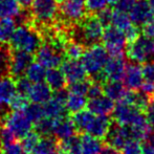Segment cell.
<instances>
[{
  "label": "cell",
  "instance_id": "cell-1",
  "mask_svg": "<svg viewBox=\"0 0 154 154\" xmlns=\"http://www.w3.org/2000/svg\"><path fill=\"white\" fill-rule=\"evenodd\" d=\"M72 32V39L81 43L84 46H90L102 40L104 29L97 16H86L81 22L70 26Z\"/></svg>",
  "mask_w": 154,
  "mask_h": 154
},
{
  "label": "cell",
  "instance_id": "cell-2",
  "mask_svg": "<svg viewBox=\"0 0 154 154\" xmlns=\"http://www.w3.org/2000/svg\"><path fill=\"white\" fill-rule=\"evenodd\" d=\"M109 59L107 49L99 43L87 46L81 57V62L88 75L102 83V72Z\"/></svg>",
  "mask_w": 154,
  "mask_h": 154
},
{
  "label": "cell",
  "instance_id": "cell-3",
  "mask_svg": "<svg viewBox=\"0 0 154 154\" xmlns=\"http://www.w3.org/2000/svg\"><path fill=\"white\" fill-rule=\"evenodd\" d=\"M56 0H32L29 6L32 25L41 31L53 26L58 20L59 6Z\"/></svg>",
  "mask_w": 154,
  "mask_h": 154
},
{
  "label": "cell",
  "instance_id": "cell-4",
  "mask_svg": "<svg viewBox=\"0 0 154 154\" xmlns=\"http://www.w3.org/2000/svg\"><path fill=\"white\" fill-rule=\"evenodd\" d=\"M43 36L37 27L34 25L22 24L15 29L11 39L10 47L12 49H21L36 54L43 42Z\"/></svg>",
  "mask_w": 154,
  "mask_h": 154
},
{
  "label": "cell",
  "instance_id": "cell-5",
  "mask_svg": "<svg viewBox=\"0 0 154 154\" xmlns=\"http://www.w3.org/2000/svg\"><path fill=\"white\" fill-rule=\"evenodd\" d=\"M126 54L130 61L137 64L154 60V39L145 35H138L135 39L128 42Z\"/></svg>",
  "mask_w": 154,
  "mask_h": 154
},
{
  "label": "cell",
  "instance_id": "cell-6",
  "mask_svg": "<svg viewBox=\"0 0 154 154\" xmlns=\"http://www.w3.org/2000/svg\"><path fill=\"white\" fill-rule=\"evenodd\" d=\"M86 13L85 0H65L59 6L58 20L62 21L65 26L70 27L81 22L86 17Z\"/></svg>",
  "mask_w": 154,
  "mask_h": 154
},
{
  "label": "cell",
  "instance_id": "cell-7",
  "mask_svg": "<svg viewBox=\"0 0 154 154\" xmlns=\"http://www.w3.org/2000/svg\"><path fill=\"white\" fill-rule=\"evenodd\" d=\"M64 59V49L48 40H43L41 46L35 54V60L45 68L60 67Z\"/></svg>",
  "mask_w": 154,
  "mask_h": 154
},
{
  "label": "cell",
  "instance_id": "cell-8",
  "mask_svg": "<svg viewBox=\"0 0 154 154\" xmlns=\"http://www.w3.org/2000/svg\"><path fill=\"white\" fill-rule=\"evenodd\" d=\"M102 41L109 56L111 57H123L124 56L128 41L123 31L114 27L113 25L106 26L104 29Z\"/></svg>",
  "mask_w": 154,
  "mask_h": 154
},
{
  "label": "cell",
  "instance_id": "cell-9",
  "mask_svg": "<svg viewBox=\"0 0 154 154\" xmlns=\"http://www.w3.org/2000/svg\"><path fill=\"white\" fill-rule=\"evenodd\" d=\"M4 125L12 130L18 140H21L34 128V124L24 110H12L10 113H6L4 116Z\"/></svg>",
  "mask_w": 154,
  "mask_h": 154
},
{
  "label": "cell",
  "instance_id": "cell-10",
  "mask_svg": "<svg viewBox=\"0 0 154 154\" xmlns=\"http://www.w3.org/2000/svg\"><path fill=\"white\" fill-rule=\"evenodd\" d=\"M35 55L29 51L21 49L11 48V60H10V75L13 78H19L25 75V71L29 66L34 62Z\"/></svg>",
  "mask_w": 154,
  "mask_h": 154
},
{
  "label": "cell",
  "instance_id": "cell-11",
  "mask_svg": "<svg viewBox=\"0 0 154 154\" xmlns=\"http://www.w3.org/2000/svg\"><path fill=\"white\" fill-rule=\"evenodd\" d=\"M126 65L123 57L109 58L102 72V83L105 81H122Z\"/></svg>",
  "mask_w": 154,
  "mask_h": 154
},
{
  "label": "cell",
  "instance_id": "cell-12",
  "mask_svg": "<svg viewBox=\"0 0 154 154\" xmlns=\"http://www.w3.org/2000/svg\"><path fill=\"white\" fill-rule=\"evenodd\" d=\"M130 19L135 26H143L154 18V11L146 0H137L129 13Z\"/></svg>",
  "mask_w": 154,
  "mask_h": 154
},
{
  "label": "cell",
  "instance_id": "cell-13",
  "mask_svg": "<svg viewBox=\"0 0 154 154\" xmlns=\"http://www.w3.org/2000/svg\"><path fill=\"white\" fill-rule=\"evenodd\" d=\"M105 140L106 145L111 146L121 151L124 145L129 140H132V138L131 135H130L129 128L125 127V126H121L113 122L109 131H108L107 135L105 136Z\"/></svg>",
  "mask_w": 154,
  "mask_h": 154
},
{
  "label": "cell",
  "instance_id": "cell-14",
  "mask_svg": "<svg viewBox=\"0 0 154 154\" xmlns=\"http://www.w3.org/2000/svg\"><path fill=\"white\" fill-rule=\"evenodd\" d=\"M60 67H61V70L63 71L65 79L68 83H73V82L86 79L87 72H86L82 62L79 60L64 59Z\"/></svg>",
  "mask_w": 154,
  "mask_h": 154
},
{
  "label": "cell",
  "instance_id": "cell-15",
  "mask_svg": "<svg viewBox=\"0 0 154 154\" xmlns=\"http://www.w3.org/2000/svg\"><path fill=\"white\" fill-rule=\"evenodd\" d=\"M123 83L125 87L129 90H140L144 83L142 67L137 63H129L126 65L125 73L123 77Z\"/></svg>",
  "mask_w": 154,
  "mask_h": 154
},
{
  "label": "cell",
  "instance_id": "cell-16",
  "mask_svg": "<svg viewBox=\"0 0 154 154\" xmlns=\"http://www.w3.org/2000/svg\"><path fill=\"white\" fill-rule=\"evenodd\" d=\"M111 125L112 121L110 120L109 116H95L94 114L84 133H87L100 140H104Z\"/></svg>",
  "mask_w": 154,
  "mask_h": 154
},
{
  "label": "cell",
  "instance_id": "cell-17",
  "mask_svg": "<svg viewBox=\"0 0 154 154\" xmlns=\"http://www.w3.org/2000/svg\"><path fill=\"white\" fill-rule=\"evenodd\" d=\"M86 107L95 116H109L114 109V102L103 93L88 100Z\"/></svg>",
  "mask_w": 154,
  "mask_h": 154
},
{
  "label": "cell",
  "instance_id": "cell-18",
  "mask_svg": "<svg viewBox=\"0 0 154 154\" xmlns=\"http://www.w3.org/2000/svg\"><path fill=\"white\" fill-rule=\"evenodd\" d=\"M17 92L15 78L12 75L0 77V110L8 107L11 100Z\"/></svg>",
  "mask_w": 154,
  "mask_h": 154
},
{
  "label": "cell",
  "instance_id": "cell-19",
  "mask_svg": "<svg viewBox=\"0 0 154 154\" xmlns=\"http://www.w3.org/2000/svg\"><path fill=\"white\" fill-rule=\"evenodd\" d=\"M75 134H77V129H75V124L70 118L65 116L63 118L56 119L55 123H54L53 135L58 140H64V138H67Z\"/></svg>",
  "mask_w": 154,
  "mask_h": 154
},
{
  "label": "cell",
  "instance_id": "cell-20",
  "mask_svg": "<svg viewBox=\"0 0 154 154\" xmlns=\"http://www.w3.org/2000/svg\"><path fill=\"white\" fill-rule=\"evenodd\" d=\"M51 95H53V90L44 82L32 83L31 89L27 93L29 101L32 103L37 104H44L45 102H47L51 99Z\"/></svg>",
  "mask_w": 154,
  "mask_h": 154
},
{
  "label": "cell",
  "instance_id": "cell-21",
  "mask_svg": "<svg viewBox=\"0 0 154 154\" xmlns=\"http://www.w3.org/2000/svg\"><path fill=\"white\" fill-rule=\"evenodd\" d=\"M43 110H44V116L46 118L51 119H60L63 118L67 114V110L65 107V104L60 102L59 100H57L56 97H54L51 95V97L47 102H45L44 104H42Z\"/></svg>",
  "mask_w": 154,
  "mask_h": 154
},
{
  "label": "cell",
  "instance_id": "cell-22",
  "mask_svg": "<svg viewBox=\"0 0 154 154\" xmlns=\"http://www.w3.org/2000/svg\"><path fill=\"white\" fill-rule=\"evenodd\" d=\"M127 88L121 81H105L103 84V92L113 102L122 101L127 92Z\"/></svg>",
  "mask_w": 154,
  "mask_h": 154
},
{
  "label": "cell",
  "instance_id": "cell-23",
  "mask_svg": "<svg viewBox=\"0 0 154 154\" xmlns=\"http://www.w3.org/2000/svg\"><path fill=\"white\" fill-rule=\"evenodd\" d=\"M45 82L53 91L63 89L67 84L64 73L59 67L48 68V70L46 71V75H45Z\"/></svg>",
  "mask_w": 154,
  "mask_h": 154
},
{
  "label": "cell",
  "instance_id": "cell-24",
  "mask_svg": "<svg viewBox=\"0 0 154 154\" xmlns=\"http://www.w3.org/2000/svg\"><path fill=\"white\" fill-rule=\"evenodd\" d=\"M59 140L54 135L41 136L31 154H54L58 150Z\"/></svg>",
  "mask_w": 154,
  "mask_h": 154
},
{
  "label": "cell",
  "instance_id": "cell-25",
  "mask_svg": "<svg viewBox=\"0 0 154 154\" xmlns=\"http://www.w3.org/2000/svg\"><path fill=\"white\" fill-rule=\"evenodd\" d=\"M82 154H101L104 145L102 140L85 133L81 136Z\"/></svg>",
  "mask_w": 154,
  "mask_h": 154
},
{
  "label": "cell",
  "instance_id": "cell-26",
  "mask_svg": "<svg viewBox=\"0 0 154 154\" xmlns=\"http://www.w3.org/2000/svg\"><path fill=\"white\" fill-rule=\"evenodd\" d=\"M16 29L13 18H0V45H10L11 39Z\"/></svg>",
  "mask_w": 154,
  "mask_h": 154
},
{
  "label": "cell",
  "instance_id": "cell-27",
  "mask_svg": "<svg viewBox=\"0 0 154 154\" xmlns=\"http://www.w3.org/2000/svg\"><path fill=\"white\" fill-rule=\"evenodd\" d=\"M22 8L17 0H0V18H15Z\"/></svg>",
  "mask_w": 154,
  "mask_h": 154
},
{
  "label": "cell",
  "instance_id": "cell-28",
  "mask_svg": "<svg viewBox=\"0 0 154 154\" xmlns=\"http://www.w3.org/2000/svg\"><path fill=\"white\" fill-rule=\"evenodd\" d=\"M58 149L71 154H82L81 137L77 134L58 142Z\"/></svg>",
  "mask_w": 154,
  "mask_h": 154
},
{
  "label": "cell",
  "instance_id": "cell-29",
  "mask_svg": "<svg viewBox=\"0 0 154 154\" xmlns=\"http://www.w3.org/2000/svg\"><path fill=\"white\" fill-rule=\"evenodd\" d=\"M87 102L88 100L86 97V95L68 92V97H67L65 107H66V110L68 113L72 114L80 111V110L85 109V107L87 106Z\"/></svg>",
  "mask_w": 154,
  "mask_h": 154
},
{
  "label": "cell",
  "instance_id": "cell-30",
  "mask_svg": "<svg viewBox=\"0 0 154 154\" xmlns=\"http://www.w3.org/2000/svg\"><path fill=\"white\" fill-rule=\"evenodd\" d=\"M94 114L92 113L89 110H80V111L75 112V113H72V120L73 124H75V127L77 129L78 132H85L86 128H87L88 124L90 123L91 119L93 118Z\"/></svg>",
  "mask_w": 154,
  "mask_h": 154
},
{
  "label": "cell",
  "instance_id": "cell-31",
  "mask_svg": "<svg viewBox=\"0 0 154 154\" xmlns=\"http://www.w3.org/2000/svg\"><path fill=\"white\" fill-rule=\"evenodd\" d=\"M25 75L29 78L32 83L43 82L45 80V75H46V69L39 62H32L25 71Z\"/></svg>",
  "mask_w": 154,
  "mask_h": 154
},
{
  "label": "cell",
  "instance_id": "cell-32",
  "mask_svg": "<svg viewBox=\"0 0 154 154\" xmlns=\"http://www.w3.org/2000/svg\"><path fill=\"white\" fill-rule=\"evenodd\" d=\"M84 51V45H82L81 43L75 40H68L64 46V57L65 59L80 60Z\"/></svg>",
  "mask_w": 154,
  "mask_h": 154
},
{
  "label": "cell",
  "instance_id": "cell-33",
  "mask_svg": "<svg viewBox=\"0 0 154 154\" xmlns=\"http://www.w3.org/2000/svg\"><path fill=\"white\" fill-rule=\"evenodd\" d=\"M111 25H113L114 27H116V29H121V31L125 32L127 29H129L133 25V23H132L131 19H130L129 14L114 10L113 14H112Z\"/></svg>",
  "mask_w": 154,
  "mask_h": 154
},
{
  "label": "cell",
  "instance_id": "cell-34",
  "mask_svg": "<svg viewBox=\"0 0 154 154\" xmlns=\"http://www.w3.org/2000/svg\"><path fill=\"white\" fill-rule=\"evenodd\" d=\"M10 45H0V77L10 75Z\"/></svg>",
  "mask_w": 154,
  "mask_h": 154
},
{
  "label": "cell",
  "instance_id": "cell-35",
  "mask_svg": "<svg viewBox=\"0 0 154 154\" xmlns=\"http://www.w3.org/2000/svg\"><path fill=\"white\" fill-rule=\"evenodd\" d=\"M24 112L26 113V116H29V119L32 121V123L34 124V125L45 116L42 104L32 103L31 102V103L27 105V107L24 109Z\"/></svg>",
  "mask_w": 154,
  "mask_h": 154
},
{
  "label": "cell",
  "instance_id": "cell-36",
  "mask_svg": "<svg viewBox=\"0 0 154 154\" xmlns=\"http://www.w3.org/2000/svg\"><path fill=\"white\" fill-rule=\"evenodd\" d=\"M54 123H55V120H54V119L44 116V118L41 119L39 122H37L35 124L34 128L41 136L53 135Z\"/></svg>",
  "mask_w": 154,
  "mask_h": 154
},
{
  "label": "cell",
  "instance_id": "cell-37",
  "mask_svg": "<svg viewBox=\"0 0 154 154\" xmlns=\"http://www.w3.org/2000/svg\"><path fill=\"white\" fill-rule=\"evenodd\" d=\"M41 135L36 131V130H31L27 134H25L22 138H21V145L24 148V150L26 151L29 154L34 150V148L36 147V145L38 144L39 140H40Z\"/></svg>",
  "mask_w": 154,
  "mask_h": 154
},
{
  "label": "cell",
  "instance_id": "cell-38",
  "mask_svg": "<svg viewBox=\"0 0 154 154\" xmlns=\"http://www.w3.org/2000/svg\"><path fill=\"white\" fill-rule=\"evenodd\" d=\"M29 103H31V101L26 94L16 92L13 99L11 100L8 107L11 110H24Z\"/></svg>",
  "mask_w": 154,
  "mask_h": 154
},
{
  "label": "cell",
  "instance_id": "cell-39",
  "mask_svg": "<svg viewBox=\"0 0 154 154\" xmlns=\"http://www.w3.org/2000/svg\"><path fill=\"white\" fill-rule=\"evenodd\" d=\"M90 83H91V82L86 79L81 80V81H78V82H73V83H69L68 92L75 93V94L86 95V97H87V92H88V89H89Z\"/></svg>",
  "mask_w": 154,
  "mask_h": 154
},
{
  "label": "cell",
  "instance_id": "cell-40",
  "mask_svg": "<svg viewBox=\"0 0 154 154\" xmlns=\"http://www.w3.org/2000/svg\"><path fill=\"white\" fill-rule=\"evenodd\" d=\"M87 12L91 15L97 14L100 11L107 8L108 0H85Z\"/></svg>",
  "mask_w": 154,
  "mask_h": 154
},
{
  "label": "cell",
  "instance_id": "cell-41",
  "mask_svg": "<svg viewBox=\"0 0 154 154\" xmlns=\"http://www.w3.org/2000/svg\"><path fill=\"white\" fill-rule=\"evenodd\" d=\"M122 154H142V144L140 140H129L123 148L121 149Z\"/></svg>",
  "mask_w": 154,
  "mask_h": 154
},
{
  "label": "cell",
  "instance_id": "cell-42",
  "mask_svg": "<svg viewBox=\"0 0 154 154\" xmlns=\"http://www.w3.org/2000/svg\"><path fill=\"white\" fill-rule=\"evenodd\" d=\"M142 72L145 83H150L154 85V60L144 63L142 66Z\"/></svg>",
  "mask_w": 154,
  "mask_h": 154
},
{
  "label": "cell",
  "instance_id": "cell-43",
  "mask_svg": "<svg viewBox=\"0 0 154 154\" xmlns=\"http://www.w3.org/2000/svg\"><path fill=\"white\" fill-rule=\"evenodd\" d=\"M17 140L18 138L16 137V135L5 125H3L0 128V142H1L2 146H6V145L15 143L17 142Z\"/></svg>",
  "mask_w": 154,
  "mask_h": 154
},
{
  "label": "cell",
  "instance_id": "cell-44",
  "mask_svg": "<svg viewBox=\"0 0 154 154\" xmlns=\"http://www.w3.org/2000/svg\"><path fill=\"white\" fill-rule=\"evenodd\" d=\"M15 82H16V89L17 92L22 93V94H26L29 93V89L32 87V82L29 80V78L26 75H21L19 78H16L15 79Z\"/></svg>",
  "mask_w": 154,
  "mask_h": 154
},
{
  "label": "cell",
  "instance_id": "cell-45",
  "mask_svg": "<svg viewBox=\"0 0 154 154\" xmlns=\"http://www.w3.org/2000/svg\"><path fill=\"white\" fill-rule=\"evenodd\" d=\"M2 154H29L24 150L21 143H12L6 146H2Z\"/></svg>",
  "mask_w": 154,
  "mask_h": 154
},
{
  "label": "cell",
  "instance_id": "cell-46",
  "mask_svg": "<svg viewBox=\"0 0 154 154\" xmlns=\"http://www.w3.org/2000/svg\"><path fill=\"white\" fill-rule=\"evenodd\" d=\"M136 0H116L113 3L114 10L119 11V12L127 13L129 14L130 11L132 10V8L135 4Z\"/></svg>",
  "mask_w": 154,
  "mask_h": 154
},
{
  "label": "cell",
  "instance_id": "cell-47",
  "mask_svg": "<svg viewBox=\"0 0 154 154\" xmlns=\"http://www.w3.org/2000/svg\"><path fill=\"white\" fill-rule=\"evenodd\" d=\"M112 14H113V11H111L110 8H104V10L100 11V12L97 14V19H99L100 22L103 24L104 27L111 25Z\"/></svg>",
  "mask_w": 154,
  "mask_h": 154
},
{
  "label": "cell",
  "instance_id": "cell-48",
  "mask_svg": "<svg viewBox=\"0 0 154 154\" xmlns=\"http://www.w3.org/2000/svg\"><path fill=\"white\" fill-rule=\"evenodd\" d=\"M145 116H146L147 121H148L149 125L151 128L154 129V97L150 101V103L148 104V106L146 107L144 111Z\"/></svg>",
  "mask_w": 154,
  "mask_h": 154
},
{
  "label": "cell",
  "instance_id": "cell-49",
  "mask_svg": "<svg viewBox=\"0 0 154 154\" xmlns=\"http://www.w3.org/2000/svg\"><path fill=\"white\" fill-rule=\"evenodd\" d=\"M143 35L147 37H150V38L154 39V18L152 20H150L149 22H147L145 25H143Z\"/></svg>",
  "mask_w": 154,
  "mask_h": 154
},
{
  "label": "cell",
  "instance_id": "cell-50",
  "mask_svg": "<svg viewBox=\"0 0 154 154\" xmlns=\"http://www.w3.org/2000/svg\"><path fill=\"white\" fill-rule=\"evenodd\" d=\"M101 154H122V153H121V151L118 150V149L106 145V146H104L103 149H102Z\"/></svg>",
  "mask_w": 154,
  "mask_h": 154
},
{
  "label": "cell",
  "instance_id": "cell-51",
  "mask_svg": "<svg viewBox=\"0 0 154 154\" xmlns=\"http://www.w3.org/2000/svg\"><path fill=\"white\" fill-rule=\"evenodd\" d=\"M142 154H154V147L146 142L142 145Z\"/></svg>",
  "mask_w": 154,
  "mask_h": 154
},
{
  "label": "cell",
  "instance_id": "cell-52",
  "mask_svg": "<svg viewBox=\"0 0 154 154\" xmlns=\"http://www.w3.org/2000/svg\"><path fill=\"white\" fill-rule=\"evenodd\" d=\"M146 142L149 143V144L152 145V146L154 147V130L149 132V134L147 135V137H146Z\"/></svg>",
  "mask_w": 154,
  "mask_h": 154
},
{
  "label": "cell",
  "instance_id": "cell-53",
  "mask_svg": "<svg viewBox=\"0 0 154 154\" xmlns=\"http://www.w3.org/2000/svg\"><path fill=\"white\" fill-rule=\"evenodd\" d=\"M17 1L21 4V6H22V8H27L32 4V0H17Z\"/></svg>",
  "mask_w": 154,
  "mask_h": 154
},
{
  "label": "cell",
  "instance_id": "cell-54",
  "mask_svg": "<svg viewBox=\"0 0 154 154\" xmlns=\"http://www.w3.org/2000/svg\"><path fill=\"white\" fill-rule=\"evenodd\" d=\"M54 154H71V153L65 152V151H62V150H59V149H58V150H57V152H56V153H54Z\"/></svg>",
  "mask_w": 154,
  "mask_h": 154
},
{
  "label": "cell",
  "instance_id": "cell-55",
  "mask_svg": "<svg viewBox=\"0 0 154 154\" xmlns=\"http://www.w3.org/2000/svg\"><path fill=\"white\" fill-rule=\"evenodd\" d=\"M149 3H150L151 8H152L153 11H154V0H149Z\"/></svg>",
  "mask_w": 154,
  "mask_h": 154
},
{
  "label": "cell",
  "instance_id": "cell-56",
  "mask_svg": "<svg viewBox=\"0 0 154 154\" xmlns=\"http://www.w3.org/2000/svg\"><path fill=\"white\" fill-rule=\"evenodd\" d=\"M116 0H108V2H109L110 4H113V3H114V2H116Z\"/></svg>",
  "mask_w": 154,
  "mask_h": 154
},
{
  "label": "cell",
  "instance_id": "cell-57",
  "mask_svg": "<svg viewBox=\"0 0 154 154\" xmlns=\"http://www.w3.org/2000/svg\"><path fill=\"white\" fill-rule=\"evenodd\" d=\"M57 2H59V3H61V2H63V1H65V0H56Z\"/></svg>",
  "mask_w": 154,
  "mask_h": 154
}]
</instances>
